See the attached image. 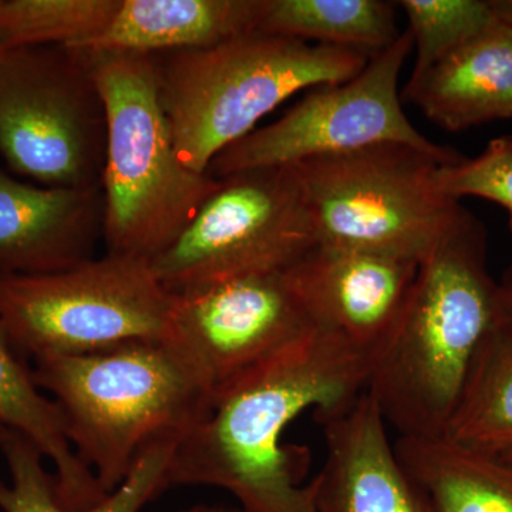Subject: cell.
<instances>
[{"instance_id": "1", "label": "cell", "mask_w": 512, "mask_h": 512, "mask_svg": "<svg viewBox=\"0 0 512 512\" xmlns=\"http://www.w3.org/2000/svg\"><path fill=\"white\" fill-rule=\"evenodd\" d=\"M370 363L320 328L212 394L210 406L177 441L168 485H202L234 495L245 512H316L302 484L286 429L306 410L316 416L365 393Z\"/></svg>"}, {"instance_id": "2", "label": "cell", "mask_w": 512, "mask_h": 512, "mask_svg": "<svg viewBox=\"0 0 512 512\" xmlns=\"http://www.w3.org/2000/svg\"><path fill=\"white\" fill-rule=\"evenodd\" d=\"M483 225L464 208L423 262L392 338L370 363V394L400 437H444L497 326Z\"/></svg>"}, {"instance_id": "3", "label": "cell", "mask_w": 512, "mask_h": 512, "mask_svg": "<svg viewBox=\"0 0 512 512\" xmlns=\"http://www.w3.org/2000/svg\"><path fill=\"white\" fill-rule=\"evenodd\" d=\"M32 370L37 387L59 407L77 457L107 495L124 483L148 447L180 440L207 412L212 397L170 339L39 357Z\"/></svg>"}, {"instance_id": "4", "label": "cell", "mask_w": 512, "mask_h": 512, "mask_svg": "<svg viewBox=\"0 0 512 512\" xmlns=\"http://www.w3.org/2000/svg\"><path fill=\"white\" fill-rule=\"evenodd\" d=\"M370 57L259 32L207 49L157 55L158 92L178 158L207 174L218 154L293 94L348 82Z\"/></svg>"}, {"instance_id": "5", "label": "cell", "mask_w": 512, "mask_h": 512, "mask_svg": "<svg viewBox=\"0 0 512 512\" xmlns=\"http://www.w3.org/2000/svg\"><path fill=\"white\" fill-rule=\"evenodd\" d=\"M84 53L106 104L101 191L107 252L151 264L180 238L220 180L178 158L158 92L156 56Z\"/></svg>"}, {"instance_id": "6", "label": "cell", "mask_w": 512, "mask_h": 512, "mask_svg": "<svg viewBox=\"0 0 512 512\" xmlns=\"http://www.w3.org/2000/svg\"><path fill=\"white\" fill-rule=\"evenodd\" d=\"M446 164L419 148L384 143L293 165L318 245L423 262L464 211L437 184Z\"/></svg>"}, {"instance_id": "7", "label": "cell", "mask_w": 512, "mask_h": 512, "mask_svg": "<svg viewBox=\"0 0 512 512\" xmlns=\"http://www.w3.org/2000/svg\"><path fill=\"white\" fill-rule=\"evenodd\" d=\"M173 303L150 262L109 252L53 274L0 275V326L33 360L167 340Z\"/></svg>"}, {"instance_id": "8", "label": "cell", "mask_w": 512, "mask_h": 512, "mask_svg": "<svg viewBox=\"0 0 512 512\" xmlns=\"http://www.w3.org/2000/svg\"><path fill=\"white\" fill-rule=\"evenodd\" d=\"M106 146V104L86 53L0 50V156L13 173L43 187H97Z\"/></svg>"}, {"instance_id": "9", "label": "cell", "mask_w": 512, "mask_h": 512, "mask_svg": "<svg viewBox=\"0 0 512 512\" xmlns=\"http://www.w3.org/2000/svg\"><path fill=\"white\" fill-rule=\"evenodd\" d=\"M318 245L295 165L220 178L180 238L151 261L171 295L291 268Z\"/></svg>"}, {"instance_id": "10", "label": "cell", "mask_w": 512, "mask_h": 512, "mask_svg": "<svg viewBox=\"0 0 512 512\" xmlns=\"http://www.w3.org/2000/svg\"><path fill=\"white\" fill-rule=\"evenodd\" d=\"M412 50L413 37L406 30L392 46L370 57L353 79L316 87L281 119L225 148L207 174L220 180L239 171L293 165L384 143L419 148L448 164L463 160L424 137L404 113L399 77Z\"/></svg>"}, {"instance_id": "11", "label": "cell", "mask_w": 512, "mask_h": 512, "mask_svg": "<svg viewBox=\"0 0 512 512\" xmlns=\"http://www.w3.org/2000/svg\"><path fill=\"white\" fill-rule=\"evenodd\" d=\"M173 296L168 339L212 394L316 329L285 271Z\"/></svg>"}, {"instance_id": "12", "label": "cell", "mask_w": 512, "mask_h": 512, "mask_svg": "<svg viewBox=\"0 0 512 512\" xmlns=\"http://www.w3.org/2000/svg\"><path fill=\"white\" fill-rule=\"evenodd\" d=\"M420 262L316 245L285 276L316 328L372 363L406 311Z\"/></svg>"}, {"instance_id": "13", "label": "cell", "mask_w": 512, "mask_h": 512, "mask_svg": "<svg viewBox=\"0 0 512 512\" xmlns=\"http://www.w3.org/2000/svg\"><path fill=\"white\" fill-rule=\"evenodd\" d=\"M326 457L311 481L316 512H430L394 451L370 394L319 414Z\"/></svg>"}, {"instance_id": "14", "label": "cell", "mask_w": 512, "mask_h": 512, "mask_svg": "<svg viewBox=\"0 0 512 512\" xmlns=\"http://www.w3.org/2000/svg\"><path fill=\"white\" fill-rule=\"evenodd\" d=\"M101 185L35 187L0 170V275H42L94 258L103 238Z\"/></svg>"}, {"instance_id": "15", "label": "cell", "mask_w": 512, "mask_h": 512, "mask_svg": "<svg viewBox=\"0 0 512 512\" xmlns=\"http://www.w3.org/2000/svg\"><path fill=\"white\" fill-rule=\"evenodd\" d=\"M403 103L448 131L512 119V28L495 19L404 87Z\"/></svg>"}, {"instance_id": "16", "label": "cell", "mask_w": 512, "mask_h": 512, "mask_svg": "<svg viewBox=\"0 0 512 512\" xmlns=\"http://www.w3.org/2000/svg\"><path fill=\"white\" fill-rule=\"evenodd\" d=\"M266 0H121L99 36L74 49L164 55L256 32Z\"/></svg>"}, {"instance_id": "17", "label": "cell", "mask_w": 512, "mask_h": 512, "mask_svg": "<svg viewBox=\"0 0 512 512\" xmlns=\"http://www.w3.org/2000/svg\"><path fill=\"white\" fill-rule=\"evenodd\" d=\"M394 451L430 512H512V461L448 437H400Z\"/></svg>"}, {"instance_id": "18", "label": "cell", "mask_w": 512, "mask_h": 512, "mask_svg": "<svg viewBox=\"0 0 512 512\" xmlns=\"http://www.w3.org/2000/svg\"><path fill=\"white\" fill-rule=\"evenodd\" d=\"M0 424L20 431L55 464L57 500L69 510H89L107 494L80 458L64 427L62 413L37 387L32 367L0 326Z\"/></svg>"}, {"instance_id": "19", "label": "cell", "mask_w": 512, "mask_h": 512, "mask_svg": "<svg viewBox=\"0 0 512 512\" xmlns=\"http://www.w3.org/2000/svg\"><path fill=\"white\" fill-rule=\"evenodd\" d=\"M177 440L148 447L137 458L130 474L116 491L89 510L74 511L57 500L55 477L47 473L45 456L25 434L0 424V454L10 483L0 480L3 512H141L168 485V466Z\"/></svg>"}, {"instance_id": "20", "label": "cell", "mask_w": 512, "mask_h": 512, "mask_svg": "<svg viewBox=\"0 0 512 512\" xmlns=\"http://www.w3.org/2000/svg\"><path fill=\"white\" fill-rule=\"evenodd\" d=\"M256 32L376 55L402 33L383 0H266Z\"/></svg>"}, {"instance_id": "21", "label": "cell", "mask_w": 512, "mask_h": 512, "mask_svg": "<svg viewBox=\"0 0 512 512\" xmlns=\"http://www.w3.org/2000/svg\"><path fill=\"white\" fill-rule=\"evenodd\" d=\"M444 437L497 456L512 451V336L498 326L478 353Z\"/></svg>"}, {"instance_id": "22", "label": "cell", "mask_w": 512, "mask_h": 512, "mask_svg": "<svg viewBox=\"0 0 512 512\" xmlns=\"http://www.w3.org/2000/svg\"><path fill=\"white\" fill-rule=\"evenodd\" d=\"M121 0H0V50L82 46L99 36Z\"/></svg>"}, {"instance_id": "23", "label": "cell", "mask_w": 512, "mask_h": 512, "mask_svg": "<svg viewBox=\"0 0 512 512\" xmlns=\"http://www.w3.org/2000/svg\"><path fill=\"white\" fill-rule=\"evenodd\" d=\"M416 60L412 77L430 69L495 22L490 0H402Z\"/></svg>"}, {"instance_id": "24", "label": "cell", "mask_w": 512, "mask_h": 512, "mask_svg": "<svg viewBox=\"0 0 512 512\" xmlns=\"http://www.w3.org/2000/svg\"><path fill=\"white\" fill-rule=\"evenodd\" d=\"M437 184L451 200L483 198L503 207L512 218V136L494 138L476 158L441 165Z\"/></svg>"}, {"instance_id": "25", "label": "cell", "mask_w": 512, "mask_h": 512, "mask_svg": "<svg viewBox=\"0 0 512 512\" xmlns=\"http://www.w3.org/2000/svg\"><path fill=\"white\" fill-rule=\"evenodd\" d=\"M497 326L512 336V272L497 291Z\"/></svg>"}, {"instance_id": "26", "label": "cell", "mask_w": 512, "mask_h": 512, "mask_svg": "<svg viewBox=\"0 0 512 512\" xmlns=\"http://www.w3.org/2000/svg\"><path fill=\"white\" fill-rule=\"evenodd\" d=\"M495 19L512 28V0H490Z\"/></svg>"}, {"instance_id": "27", "label": "cell", "mask_w": 512, "mask_h": 512, "mask_svg": "<svg viewBox=\"0 0 512 512\" xmlns=\"http://www.w3.org/2000/svg\"><path fill=\"white\" fill-rule=\"evenodd\" d=\"M174 512H245L239 507H225V505L197 504Z\"/></svg>"}, {"instance_id": "28", "label": "cell", "mask_w": 512, "mask_h": 512, "mask_svg": "<svg viewBox=\"0 0 512 512\" xmlns=\"http://www.w3.org/2000/svg\"><path fill=\"white\" fill-rule=\"evenodd\" d=\"M503 457L508 458V460H511V461H512V451H511V453L504 454V456H503Z\"/></svg>"}, {"instance_id": "29", "label": "cell", "mask_w": 512, "mask_h": 512, "mask_svg": "<svg viewBox=\"0 0 512 512\" xmlns=\"http://www.w3.org/2000/svg\"><path fill=\"white\" fill-rule=\"evenodd\" d=\"M510 225H511V229H512V218H510Z\"/></svg>"}]
</instances>
